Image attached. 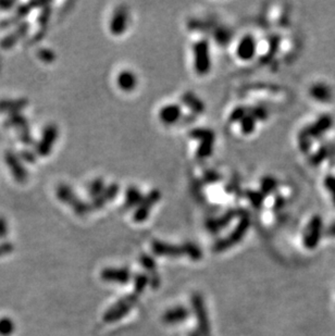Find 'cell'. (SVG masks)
I'll return each instance as SVG.
<instances>
[{
  "label": "cell",
  "mask_w": 335,
  "mask_h": 336,
  "mask_svg": "<svg viewBox=\"0 0 335 336\" xmlns=\"http://www.w3.org/2000/svg\"><path fill=\"white\" fill-rule=\"evenodd\" d=\"M322 229L323 223L321 217L319 216L313 217L304 233V245L306 248L314 249L317 247L319 240L321 238Z\"/></svg>",
  "instance_id": "cell-1"
},
{
  "label": "cell",
  "mask_w": 335,
  "mask_h": 336,
  "mask_svg": "<svg viewBox=\"0 0 335 336\" xmlns=\"http://www.w3.org/2000/svg\"><path fill=\"white\" fill-rule=\"evenodd\" d=\"M195 68L199 74H206L210 69V57L207 41H199L194 46Z\"/></svg>",
  "instance_id": "cell-2"
},
{
  "label": "cell",
  "mask_w": 335,
  "mask_h": 336,
  "mask_svg": "<svg viewBox=\"0 0 335 336\" xmlns=\"http://www.w3.org/2000/svg\"><path fill=\"white\" fill-rule=\"evenodd\" d=\"M190 135L196 138H200L202 144L199 146L198 149V157L199 158H206L212 153L213 147V141H214V135L211 131L208 130H195L191 132Z\"/></svg>",
  "instance_id": "cell-3"
},
{
  "label": "cell",
  "mask_w": 335,
  "mask_h": 336,
  "mask_svg": "<svg viewBox=\"0 0 335 336\" xmlns=\"http://www.w3.org/2000/svg\"><path fill=\"white\" fill-rule=\"evenodd\" d=\"M332 125H333L332 117L324 115L322 117H320L319 119L314 123V124H311L307 127V129H305L301 133L305 134L306 136H308L309 138H317V137H320L328 130L331 129Z\"/></svg>",
  "instance_id": "cell-4"
},
{
  "label": "cell",
  "mask_w": 335,
  "mask_h": 336,
  "mask_svg": "<svg viewBox=\"0 0 335 336\" xmlns=\"http://www.w3.org/2000/svg\"><path fill=\"white\" fill-rule=\"evenodd\" d=\"M128 21V14L126 8H119L118 10L114 12L112 21H111V32L113 34L120 35L126 30Z\"/></svg>",
  "instance_id": "cell-5"
},
{
  "label": "cell",
  "mask_w": 335,
  "mask_h": 336,
  "mask_svg": "<svg viewBox=\"0 0 335 336\" xmlns=\"http://www.w3.org/2000/svg\"><path fill=\"white\" fill-rule=\"evenodd\" d=\"M256 53V41L251 36H245L241 40L237 48L239 58L244 60L251 59Z\"/></svg>",
  "instance_id": "cell-6"
},
{
  "label": "cell",
  "mask_w": 335,
  "mask_h": 336,
  "mask_svg": "<svg viewBox=\"0 0 335 336\" xmlns=\"http://www.w3.org/2000/svg\"><path fill=\"white\" fill-rule=\"evenodd\" d=\"M311 97L320 102H328L332 99V89L323 83L314 84L310 89Z\"/></svg>",
  "instance_id": "cell-7"
},
{
  "label": "cell",
  "mask_w": 335,
  "mask_h": 336,
  "mask_svg": "<svg viewBox=\"0 0 335 336\" xmlns=\"http://www.w3.org/2000/svg\"><path fill=\"white\" fill-rule=\"evenodd\" d=\"M160 199V193L154 191L151 192L149 195H147L146 197H144V199L141 202L140 209H138L136 217H140V219H144L146 217V215L149 211V208H151L155 203Z\"/></svg>",
  "instance_id": "cell-8"
},
{
  "label": "cell",
  "mask_w": 335,
  "mask_h": 336,
  "mask_svg": "<svg viewBox=\"0 0 335 336\" xmlns=\"http://www.w3.org/2000/svg\"><path fill=\"white\" fill-rule=\"evenodd\" d=\"M181 108L175 105H170L162 108L160 112V119L166 124H173L181 118Z\"/></svg>",
  "instance_id": "cell-9"
},
{
  "label": "cell",
  "mask_w": 335,
  "mask_h": 336,
  "mask_svg": "<svg viewBox=\"0 0 335 336\" xmlns=\"http://www.w3.org/2000/svg\"><path fill=\"white\" fill-rule=\"evenodd\" d=\"M118 84L121 89L126 92L133 91L137 84V79L135 74L130 72V71H124L118 78Z\"/></svg>",
  "instance_id": "cell-10"
},
{
  "label": "cell",
  "mask_w": 335,
  "mask_h": 336,
  "mask_svg": "<svg viewBox=\"0 0 335 336\" xmlns=\"http://www.w3.org/2000/svg\"><path fill=\"white\" fill-rule=\"evenodd\" d=\"M118 191H119V187H118V185H116V184H112V185H110L106 189V191H103L102 194H100V195L97 197V199H96L97 200L96 201V205L100 207V206H103L106 201L111 200L112 198L117 196Z\"/></svg>",
  "instance_id": "cell-11"
},
{
  "label": "cell",
  "mask_w": 335,
  "mask_h": 336,
  "mask_svg": "<svg viewBox=\"0 0 335 336\" xmlns=\"http://www.w3.org/2000/svg\"><path fill=\"white\" fill-rule=\"evenodd\" d=\"M143 199H144V197L141 194L140 189H137L136 187H130L127 189L126 206H128V207L136 206V205H138V203H141Z\"/></svg>",
  "instance_id": "cell-12"
},
{
  "label": "cell",
  "mask_w": 335,
  "mask_h": 336,
  "mask_svg": "<svg viewBox=\"0 0 335 336\" xmlns=\"http://www.w3.org/2000/svg\"><path fill=\"white\" fill-rule=\"evenodd\" d=\"M14 330L16 325L10 318L4 316L0 319V336H10L14 333Z\"/></svg>",
  "instance_id": "cell-13"
},
{
  "label": "cell",
  "mask_w": 335,
  "mask_h": 336,
  "mask_svg": "<svg viewBox=\"0 0 335 336\" xmlns=\"http://www.w3.org/2000/svg\"><path fill=\"white\" fill-rule=\"evenodd\" d=\"M183 100L184 102L188 103V106L190 109H193L195 112H202L204 110V105L202 103V101H200L198 98L193 96V95H190V94L184 95Z\"/></svg>",
  "instance_id": "cell-14"
},
{
  "label": "cell",
  "mask_w": 335,
  "mask_h": 336,
  "mask_svg": "<svg viewBox=\"0 0 335 336\" xmlns=\"http://www.w3.org/2000/svg\"><path fill=\"white\" fill-rule=\"evenodd\" d=\"M241 121H242L241 124H242L243 133H245V134L252 133L253 130H255V127H256V122H257L255 118L248 113V115L244 117Z\"/></svg>",
  "instance_id": "cell-15"
},
{
  "label": "cell",
  "mask_w": 335,
  "mask_h": 336,
  "mask_svg": "<svg viewBox=\"0 0 335 336\" xmlns=\"http://www.w3.org/2000/svg\"><path fill=\"white\" fill-rule=\"evenodd\" d=\"M277 186V182L275 181L274 178H263V181H262V194L263 195H267V194H269V193H272L274 191V189L276 188Z\"/></svg>",
  "instance_id": "cell-16"
},
{
  "label": "cell",
  "mask_w": 335,
  "mask_h": 336,
  "mask_svg": "<svg viewBox=\"0 0 335 336\" xmlns=\"http://www.w3.org/2000/svg\"><path fill=\"white\" fill-rule=\"evenodd\" d=\"M328 156H329L328 148L321 147L313 156V157H311V163H313L314 165H319L323 161V160L327 159Z\"/></svg>",
  "instance_id": "cell-17"
},
{
  "label": "cell",
  "mask_w": 335,
  "mask_h": 336,
  "mask_svg": "<svg viewBox=\"0 0 335 336\" xmlns=\"http://www.w3.org/2000/svg\"><path fill=\"white\" fill-rule=\"evenodd\" d=\"M247 111L250 115H251L256 120H266L268 118V111L266 108L262 107H255L247 109Z\"/></svg>",
  "instance_id": "cell-18"
},
{
  "label": "cell",
  "mask_w": 335,
  "mask_h": 336,
  "mask_svg": "<svg viewBox=\"0 0 335 336\" xmlns=\"http://www.w3.org/2000/svg\"><path fill=\"white\" fill-rule=\"evenodd\" d=\"M324 187L328 189V192L330 193V195L332 197V201L335 205V177L334 175H328L327 178H324Z\"/></svg>",
  "instance_id": "cell-19"
},
{
  "label": "cell",
  "mask_w": 335,
  "mask_h": 336,
  "mask_svg": "<svg viewBox=\"0 0 335 336\" xmlns=\"http://www.w3.org/2000/svg\"><path fill=\"white\" fill-rule=\"evenodd\" d=\"M104 191V182L103 179H96L95 182L90 185V195L92 196H99Z\"/></svg>",
  "instance_id": "cell-20"
},
{
  "label": "cell",
  "mask_w": 335,
  "mask_h": 336,
  "mask_svg": "<svg viewBox=\"0 0 335 336\" xmlns=\"http://www.w3.org/2000/svg\"><path fill=\"white\" fill-rule=\"evenodd\" d=\"M247 109L245 108H237L234 110V112L232 113V117H231V120L232 121H235V120H242L244 117L247 115Z\"/></svg>",
  "instance_id": "cell-21"
},
{
  "label": "cell",
  "mask_w": 335,
  "mask_h": 336,
  "mask_svg": "<svg viewBox=\"0 0 335 336\" xmlns=\"http://www.w3.org/2000/svg\"><path fill=\"white\" fill-rule=\"evenodd\" d=\"M265 196L262 193H251L248 194V197H250V199L251 200V202L253 203L255 206H259L260 203L262 202V197Z\"/></svg>",
  "instance_id": "cell-22"
},
{
  "label": "cell",
  "mask_w": 335,
  "mask_h": 336,
  "mask_svg": "<svg viewBox=\"0 0 335 336\" xmlns=\"http://www.w3.org/2000/svg\"><path fill=\"white\" fill-rule=\"evenodd\" d=\"M6 232H7L6 224L3 223V221H0V237H1V236L6 235Z\"/></svg>",
  "instance_id": "cell-23"
},
{
  "label": "cell",
  "mask_w": 335,
  "mask_h": 336,
  "mask_svg": "<svg viewBox=\"0 0 335 336\" xmlns=\"http://www.w3.org/2000/svg\"><path fill=\"white\" fill-rule=\"evenodd\" d=\"M327 234L330 236H334L335 237V223L331 224L327 230Z\"/></svg>",
  "instance_id": "cell-24"
}]
</instances>
